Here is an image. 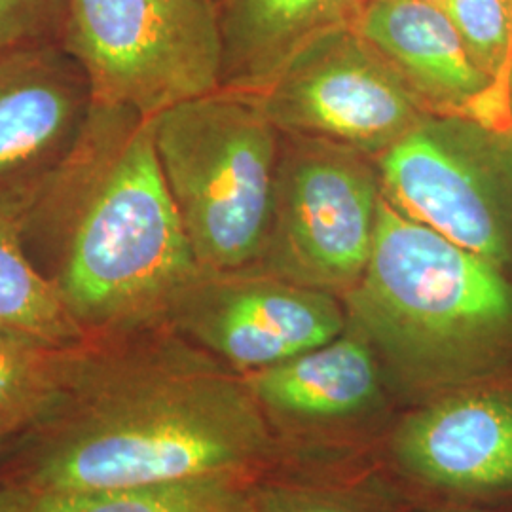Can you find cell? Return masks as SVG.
<instances>
[{"label": "cell", "mask_w": 512, "mask_h": 512, "mask_svg": "<svg viewBox=\"0 0 512 512\" xmlns=\"http://www.w3.org/2000/svg\"><path fill=\"white\" fill-rule=\"evenodd\" d=\"M0 450V488L71 492L241 478L270 433L243 376L162 325L69 349L57 399Z\"/></svg>", "instance_id": "6da1fadb"}, {"label": "cell", "mask_w": 512, "mask_h": 512, "mask_svg": "<svg viewBox=\"0 0 512 512\" xmlns=\"http://www.w3.org/2000/svg\"><path fill=\"white\" fill-rule=\"evenodd\" d=\"M6 215L88 338L162 327L202 272L152 122L133 110L93 103L69 154Z\"/></svg>", "instance_id": "7a4b0ae2"}, {"label": "cell", "mask_w": 512, "mask_h": 512, "mask_svg": "<svg viewBox=\"0 0 512 512\" xmlns=\"http://www.w3.org/2000/svg\"><path fill=\"white\" fill-rule=\"evenodd\" d=\"M349 308L366 342L410 384H475L512 353V283L501 266L404 217L384 196Z\"/></svg>", "instance_id": "3957f363"}, {"label": "cell", "mask_w": 512, "mask_h": 512, "mask_svg": "<svg viewBox=\"0 0 512 512\" xmlns=\"http://www.w3.org/2000/svg\"><path fill=\"white\" fill-rule=\"evenodd\" d=\"M154 148L202 270L260 264L274 215L279 143L258 93L220 86L150 118Z\"/></svg>", "instance_id": "277c9868"}, {"label": "cell", "mask_w": 512, "mask_h": 512, "mask_svg": "<svg viewBox=\"0 0 512 512\" xmlns=\"http://www.w3.org/2000/svg\"><path fill=\"white\" fill-rule=\"evenodd\" d=\"M59 44L93 103L143 118L215 92L224 80L219 4L211 0H67Z\"/></svg>", "instance_id": "5b68a950"}, {"label": "cell", "mask_w": 512, "mask_h": 512, "mask_svg": "<svg viewBox=\"0 0 512 512\" xmlns=\"http://www.w3.org/2000/svg\"><path fill=\"white\" fill-rule=\"evenodd\" d=\"M380 203V177L366 154L294 137L279 158L272 228L260 262L311 289L349 291L372 253Z\"/></svg>", "instance_id": "8992f818"}, {"label": "cell", "mask_w": 512, "mask_h": 512, "mask_svg": "<svg viewBox=\"0 0 512 512\" xmlns=\"http://www.w3.org/2000/svg\"><path fill=\"white\" fill-rule=\"evenodd\" d=\"M256 93L275 128L366 156L425 122L416 93L351 27L311 42Z\"/></svg>", "instance_id": "52a82bcc"}, {"label": "cell", "mask_w": 512, "mask_h": 512, "mask_svg": "<svg viewBox=\"0 0 512 512\" xmlns=\"http://www.w3.org/2000/svg\"><path fill=\"white\" fill-rule=\"evenodd\" d=\"M344 325V311L327 291L253 268L202 270L165 319V327L241 374L319 348Z\"/></svg>", "instance_id": "ba28073f"}, {"label": "cell", "mask_w": 512, "mask_h": 512, "mask_svg": "<svg viewBox=\"0 0 512 512\" xmlns=\"http://www.w3.org/2000/svg\"><path fill=\"white\" fill-rule=\"evenodd\" d=\"M92 90L59 42L0 52V211L25 198L78 141Z\"/></svg>", "instance_id": "9c48e42d"}, {"label": "cell", "mask_w": 512, "mask_h": 512, "mask_svg": "<svg viewBox=\"0 0 512 512\" xmlns=\"http://www.w3.org/2000/svg\"><path fill=\"white\" fill-rule=\"evenodd\" d=\"M382 196L399 213L503 266L509 224L488 175L450 137L427 122L378 158Z\"/></svg>", "instance_id": "30bf717a"}, {"label": "cell", "mask_w": 512, "mask_h": 512, "mask_svg": "<svg viewBox=\"0 0 512 512\" xmlns=\"http://www.w3.org/2000/svg\"><path fill=\"white\" fill-rule=\"evenodd\" d=\"M393 450L410 475L454 494L512 492V393L463 385L410 414Z\"/></svg>", "instance_id": "8fae6325"}, {"label": "cell", "mask_w": 512, "mask_h": 512, "mask_svg": "<svg viewBox=\"0 0 512 512\" xmlns=\"http://www.w3.org/2000/svg\"><path fill=\"white\" fill-rule=\"evenodd\" d=\"M349 27L384 57L423 105L461 109L495 82L476 65L439 2L366 0Z\"/></svg>", "instance_id": "7c38bea8"}, {"label": "cell", "mask_w": 512, "mask_h": 512, "mask_svg": "<svg viewBox=\"0 0 512 512\" xmlns=\"http://www.w3.org/2000/svg\"><path fill=\"white\" fill-rule=\"evenodd\" d=\"M365 0H220L222 86L258 92L311 42L349 27Z\"/></svg>", "instance_id": "4fadbf2b"}, {"label": "cell", "mask_w": 512, "mask_h": 512, "mask_svg": "<svg viewBox=\"0 0 512 512\" xmlns=\"http://www.w3.org/2000/svg\"><path fill=\"white\" fill-rule=\"evenodd\" d=\"M258 404L287 416L327 420L365 412L380 393L370 344L338 336L283 363L243 374Z\"/></svg>", "instance_id": "5bb4252c"}, {"label": "cell", "mask_w": 512, "mask_h": 512, "mask_svg": "<svg viewBox=\"0 0 512 512\" xmlns=\"http://www.w3.org/2000/svg\"><path fill=\"white\" fill-rule=\"evenodd\" d=\"M0 512H258L239 476L165 484L35 492L0 488Z\"/></svg>", "instance_id": "9a60e30c"}, {"label": "cell", "mask_w": 512, "mask_h": 512, "mask_svg": "<svg viewBox=\"0 0 512 512\" xmlns=\"http://www.w3.org/2000/svg\"><path fill=\"white\" fill-rule=\"evenodd\" d=\"M0 332L48 348L88 340L54 285L25 253L12 219L0 211Z\"/></svg>", "instance_id": "2e32d148"}, {"label": "cell", "mask_w": 512, "mask_h": 512, "mask_svg": "<svg viewBox=\"0 0 512 512\" xmlns=\"http://www.w3.org/2000/svg\"><path fill=\"white\" fill-rule=\"evenodd\" d=\"M69 349L0 332V446L35 425L57 399Z\"/></svg>", "instance_id": "e0dca14e"}, {"label": "cell", "mask_w": 512, "mask_h": 512, "mask_svg": "<svg viewBox=\"0 0 512 512\" xmlns=\"http://www.w3.org/2000/svg\"><path fill=\"white\" fill-rule=\"evenodd\" d=\"M476 65L494 80L512 59V0H440Z\"/></svg>", "instance_id": "ac0fdd59"}, {"label": "cell", "mask_w": 512, "mask_h": 512, "mask_svg": "<svg viewBox=\"0 0 512 512\" xmlns=\"http://www.w3.org/2000/svg\"><path fill=\"white\" fill-rule=\"evenodd\" d=\"M67 0H0V52L59 42Z\"/></svg>", "instance_id": "d6986e66"}, {"label": "cell", "mask_w": 512, "mask_h": 512, "mask_svg": "<svg viewBox=\"0 0 512 512\" xmlns=\"http://www.w3.org/2000/svg\"><path fill=\"white\" fill-rule=\"evenodd\" d=\"M258 512H346L327 503L306 501V499H291V497H264L262 503H256Z\"/></svg>", "instance_id": "ffe728a7"}, {"label": "cell", "mask_w": 512, "mask_h": 512, "mask_svg": "<svg viewBox=\"0 0 512 512\" xmlns=\"http://www.w3.org/2000/svg\"><path fill=\"white\" fill-rule=\"evenodd\" d=\"M366 2V0H365ZM429 2H440V0H429Z\"/></svg>", "instance_id": "44dd1931"}, {"label": "cell", "mask_w": 512, "mask_h": 512, "mask_svg": "<svg viewBox=\"0 0 512 512\" xmlns=\"http://www.w3.org/2000/svg\"><path fill=\"white\" fill-rule=\"evenodd\" d=\"M211 2H217V4H219L220 0H211Z\"/></svg>", "instance_id": "7402d4cb"}]
</instances>
